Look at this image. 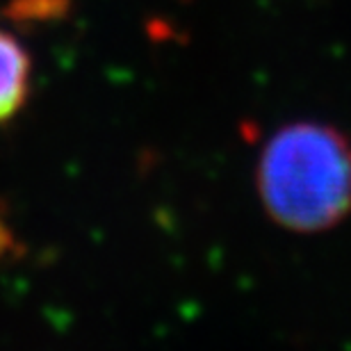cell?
I'll return each instance as SVG.
<instances>
[{"mask_svg":"<svg viewBox=\"0 0 351 351\" xmlns=\"http://www.w3.org/2000/svg\"><path fill=\"white\" fill-rule=\"evenodd\" d=\"M256 185L278 226L304 235L338 226L351 215V142L326 123H287L263 146Z\"/></svg>","mask_w":351,"mask_h":351,"instance_id":"cell-1","label":"cell"},{"mask_svg":"<svg viewBox=\"0 0 351 351\" xmlns=\"http://www.w3.org/2000/svg\"><path fill=\"white\" fill-rule=\"evenodd\" d=\"M32 91V60L27 48L0 27V123L25 108Z\"/></svg>","mask_w":351,"mask_h":351,"instance_id":"cell-2","label":"cell"}]
</instances>
